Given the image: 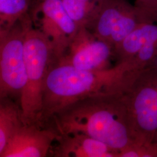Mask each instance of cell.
Returning a JSON list of instances; mask_svg holds the SVG:
<instances>
[{
  "label": "cell",
  "mask_w": 157,
  "mask_h": 157,
  "mask_svg": "<svg viewBox=\"0 0 157 157\" xmlns=\"http://www.w3.org/2000/svg\"><path fill=\"white\" fill-rule=\"evenodd\" d=\"M30 0H0V30L11 29L27 14Z\"/></svg>",
  "instance_id": "cell-13"
},
{
  "label": "cell",
  "mask_w": 157,
  "mask_h": 157,
  "mask_svg": "<svg viewBox=\"0 0 157 157\" xmlns=\"http://www.w3.org/2000/svg\"><path fill=\"white\" fill-rule=\"evenodd\" d=\"M157 42V23H142L113 49L118 62L132 58L143 47Z\"/></svg>",
  "instance_id": "cell-11"
},
{
  "label": "cell",
  "mask_w": 157,
  "mask_h": 157,
  "mask_svg": "<svg viewBox=\"0 0 157 157\" xmlns=\"http://www.w3.org/2000/svg\"><path fill=\"white\" fill-rule=\"evenodd\" d=\"M126 73L122 63L104 70L86 71L54 62L44 84L40 124L44 125L76 102L93 95L117 91Z\"/></svg>",
  "instance_id": "cell-2"
},
{
  "label": "cell",
  "mask_w": 157,
  "mask_h": 157,
  "mask_svg": "<svg viewBox=\"0 0 157 157\" xmlns=\"http://www.w3.org/2000/svg\"><path fill=\"white\" fill-rule=\"evenodd\" d=\"M0 102V152L8 141L23 124L19 103L11 98L1 99Z\"/></svg>",
  "instance_id": "cell-12"
},
{
  "label": "cell",
  "mask_w": 157,
  "mask_h": 157,
  "mask_svg": "<svg viewBox=\"0 0 157 157\" xmlns=\"http://www.w3.org/2000/svg\"><path fill=\"white\" fill-rule=\"evenodd\" d=\"M36 1H39V2H41V1H43V0H36Z\"/></svg>",
  "instance_id": "cell-18"
},
{
  "label": "cell",
  "mask_w": 157,
  "mask_h": 157,
  "mask_svg": "<svg viewBox=\"0 0 157 157\" xmlns=\"http://www.w3.org/2000/svg\"><path fill=\"white\" fill-rule=\"evenodd\" d=\"M53 155L56 157H118L119 152L100 141L82 133L59 135Z\"/></svg>",
  "instance_id": "cell-10"
},
{
  "label": "cell",
  "mask_w": 157,
  "mask_h": 157,
  "mask_svg": "<svg viewBox=\"0 0 157 157\" xmlns=\"http://www.w3.org/2000/svg\"><path fill=\"white\" fill-rule=\"evenodd\" d=\"M112 56V45L82 27L71 41L64 56L56 62L81 70L100 71L111 67L109 65Z\"/></svg>",
  "instance_id": "cell-7"
},
{
  "label": "cell",
  "mask_w": 157,
  "mask_h": 157,
  "mask_svg": "<svg viewBox=\"0 0 157 157\" xmlns=\"http://www.w3.org/2000/svg\"><path fill=\"white\" fill-rule=\"evenodd\" d=\"M24 56L26 84L19 101L23 122L42 126L43 87L48 70L56 59L50 40L40 29L34 28L31 20L25 34Z\"/></svg>",
  "instance_id": "cell-3"
},
{
  "label": "cell",
  "mask_w": 157,
  "mask_h": 157,
  "mask_svg": "<svg viewBox=\"0 0 157 157\" xmlns=\"http://www.w3.org/2000/svg\"><path fill=\"white\" fill-rule=\"evenodd\" d=\"M40 3V29L50 40L56 62L64 56L79 29L65 10L61 0H43Z\"/></svg>",
  "instance_id": "cell-8"
},
{
  "label": "cell",
  "mask_w": 157,
  "mask_h": 157,
  "mask_svg": "<svg viewBox=\"0 0 157 157\" xmlns=\"http://www.w3.org/2000/svg\"><path fill=\"white\" fill-rule=\"evenodd\" d=\"M118 157H157V146L154 142L135 141L119 152Z\"/></svg>",
  "instance_id": "cell-15"
},
{
  "label": "cell",
  "mask_w": 157,
  "mask_h": 157,
  "mask_svg": "<svg viewBox=\"0 0 157 157\" xmlns=\"http://www.w3.org/2000/svg\"><path fill=\"white\" fill-rule=\"evenodd\" d=\"M145 23L148 21L143 13L126 0H101L86 28L114 49L135 29Z\"/></svg>",
  "instance_id": "cell-6"
},
{
  "label": "cell",
  "mask_w": 157,
  "mask_h": 157,
  "mask_svg": "<svg viewBox=\"0 0 157 157\" xmlns=\"http://www.w3.org/2000/svg\"><path fill=\"white\" fill-rule=\"evenodd\" d=\"M153 142L156 144L157 146V132L155 135L154 136V140H153Z\"/></svg>",
  "instance_id": "cell-17"
},
{
  "label": "cell",
  "mask_w": 157,
  "mask_h": 157,
  "mask_svg": "<svg viewBox=\"0 0 157 157\" xmlns=\"http://www.w3.org/2000/svg\"><path fill=\"white\" fill-rule=\"evenodd\" d=\"M69 15L78 29L86 27L101 0H61Z\"/></svg>",
  "instance_id": "cell-14"
},
{
  "label": "cell",
  "mask_w": 157,
  "mask_h": 157,
  "mask_svg": "<svg viewBox=\"0 0 157 157\" xmlns=\"http://www.w3.org/2000/svg\"><path fill=\"white\" fill-rule=\"evenodd\" d=\"M135 6L150 22L157 23V0H136Z\"/></svg>",
  "instance_id": "cell-16"
},
{
  "label": "cell",
  "mask_w": 157,
  "mask_h": 157,
  "mask_svg": "<svg viewBox=\"0 0 157 157\" xmlns=\"http://www.w3.org/2000/svg\"><path fill=\"white\" fill-rule=\"evenodd\" d=\"M50 121L59 135L82 133L100 141L118 152L137 141L119 91L76 102Z\"/></svg>",
  "instance_id": "cell-1"
},
{
  "label": "cell",
  "mask_w": 157,
  "mask_h": 157,
  "mask_svg": "<svg viewBox=\"0 0 157 157\" xmlns=\"http://www.w3.org/2000/svg\"><path fill=\"white\" fill-rule=\"evenodd\" d=\"M119 91L136 140L153 142L157 132V63L126 73Z\"/></svg>",
  "instance_id": "cell-4"
},
{
  "label": "cell",
  "mask_w": 157,
  "mask_h": 157,
  "mask_svg": "<svg viewBox=\"0 0 157 157\" xmlns=\"http://www.w3.org/2000/svg\"><path fill=\"white\" fill-rule=\"evenodd\" d=\"M30 20L26 15L10 30H0V99L17 98L19 104L26 84L24 37Z\"/></svg>",
  "instance_id": "cell-5"
},
{
  "label": "cell",
  "mask_w": 157,
  "mask_h": 157,
  "mask_svg": "<svg viewBox=\"0 0 157 157\" xmlns=\"http://www.w3.org/2000/svg\"><path fill=\"white\" fill-rule=\"evenodd\" d=\"M23 124L12 136L0 157H44L59 135L52 127Z\"/></svg>",
  "instance_id": "cell-9"
}]
</instances>
